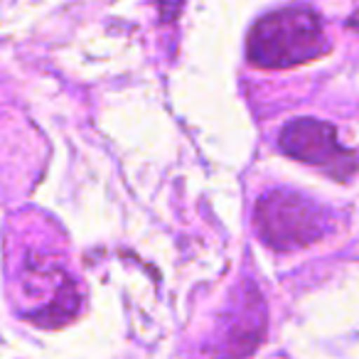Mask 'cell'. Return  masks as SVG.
<instances>
[{
	"label": "cell",
	"instance_id": "6da1fadb",
	"mask_svg": "<svg viewBox=\"0 0 359 359\" xmlns=\"http://www.w3.org/2000/svg\"><path fill=\"white\" fill-rule=\"evenodd\" d=\"M330 52L320 13L313 8H280L264 15L249 32L246 57L261 69H290Z\"/></svg>",
	"mask_w": 359,
	"mask_h": 359
},
{
	"label": "cell",
	"instance_id": "7a4b0ae2",
	"mask_svg": "<svg viewBox=\"0 0 359 359\" xmlns=\"http://www.w3.org/2000/svg\"><path fill=\"white\" fill-rule=\"evenodd\" d=\"M254 224L261 241L273 251H295L325 239L330 212L290 190H271L256 202Z\"/></svg>",
	"mask_w": 359,
	"mask_h": 359
},
{
	"label": "cell",
	"instance_id": "277c9868",
	"mask_svg": "<svg viewBox=\"0 0 359 359\" xmlns=\"http://www.w3.org/2000/svg\"><path fill=\"white\" fill-rule=\"evenodd\" d=\"M226 313H222L210 352L212 359H246L266 334V305L259 288L246 280L234 293Z\"/></svg>",
	"mask_w": 359,
	"mask_h": 359
},
{
	"label": "cell",
	"instance_id": "3957f363",
	"mask_svg": "<svg viewBox=\"0 0 359 359\" xmlns=\"http://www.w3.org/2000/svg\"><path fill=\"white\" fill-rule=\"evenodd\" d=\"M278 145L285 155L308 163L327 172L332 180L344 182L359 168L357 153L344 148L337 140V130L327 121L320 118H295L283 126Z\"/></svg>",
	"mask_w": 359,
	"mask_h": 359
},
{
	"label": "cell",
	"instance_id": "5b68a950",
	"mask_svg": "<svg viewBox=\"0 0 359 359\" xmlns=\"http://www.w3.org/2000/svg\"><path fill=\"white\" fill-rule=\"evenodd\" d=\"M347 27H349V30H354V32H359V11L352 13V15L347 18Z\"/></svg>",
	"mask_w": 359,
	"mask_h": 359
}]
</instances>
